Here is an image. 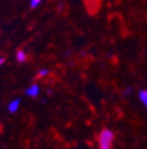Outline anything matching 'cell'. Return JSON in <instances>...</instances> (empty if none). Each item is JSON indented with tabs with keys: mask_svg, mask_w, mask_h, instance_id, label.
I'll return each mask as SVG.
<instances>
[{
	"mask_svg": "<svg viewBox=\"0 0 147 149\" xmlns=\"http://www.w3.org/2000/svg\"><path fill=\"white\" fill-rule=\"evenodd\" d=\"M113 142H114V133L108 128L102 129L98 136L99 149H112Z\"/></svg>",
	"mask_w": 147,
	"mask_h": 149,
	"instance_id": "1",
	"label": "cell"
},
{
	"mask_svg": "<svg viewBox=\"0 0 147 149\" xmlns=\"http://www.w3.org/2000/svg\"><path fill=\"white\" fill-rule=\"evenodd\" d=\"M39 91H40L39 85L36 84V83H34V84H32L30 88H27L25 92H26L27 96H30V97H32V98H35V97H38Z\"/></svg>",
	"mask_w": 147,
	"mask_h": 149,
	"instance_id": "2",
	"label": "cell"
},
{
	"mask_svg": "<svg viewBox=\"0 0 147 149\" xmlns=\"http://www.w3.org/2000/svg\"><path fill=\"white\" fill-rule=\"evenodd\" d=\"M19 107H20V98H15V100H13L12 102H10L7 109H8L10 113L13 114V113H15L18 109H19Z\"/></svg>",
	"mask_w": 147,
	"mask_h": 149,
	"instance_id": "3",
	"label": "cell"
},
{
	"mask_svg": "<svg viewBox=\"0 0 147 149\" xmlns=\"http://www.w3.org/2000/svg\"><path fill=\"white\" fill-rule=\"evenodd\" d=\"M138 97H139V101L141 102V104L147 109V90H146V89H141V90H139V92H138Z\"/></svg>",
	"mask_w": 147,
	"mask_h": 149,
	"instance_id": "4",
	"label": "cell"
},
{
	"mask_svg": "<svg viewBox=\"0 0 147 149\" xmlns=\"http://www.w3.org/2000/svg\"><path fill=\"white\" fill-rule=\"evenodd\" d=\"M15 57H16V61L19 62V63H25V62L27 61V54H26V52L23 51V50H18Z\"/></svg>",
	"mask_w": 147,
	"mask_h": 149,
	"instance_id": "5",
	"label": "cell"
},
{
	"mask_svg": "<svg viewBox=\"0 0 147 149\" xmlns=\"http://www.w3.org/2000/svg\"><path fill=\"white\" fill-rule=\"evenodd\" d=\"M133 92V88L132 86H126L124 90H122V96H130L131 94Z\"/></svg>",
	"mask_w": 147,
	"mask_h": 149,
	"instance_id": "6",
	"label": "cell"
},
{
	"mask_svg": "<svg viewBox=\"0 0 147 149\" xmlns=\"http://www.w3.org/2000/svg\"><path fill=\"white\" fill-rule=\"evenodd\" d=\"M48 73H49V71H48L47 69H41V70L38 71V74H36V77H38V78H41V77L47 76Z\"/></svg>",
	"mask_w": 147,
	"mask_h": 149,
	"instance_id": "7",
	"label": "cell"
},
{
	"mask_svg": "<svg viewBox=\"0 0 147 149\" xmlns=\"http://www.w3.org/2000/svg\"><path fill=\"white\" fill-rule=\"evenodd\" d=\"M40 3H41V0H31V3H30L31 8H35V7H38V6L40 5Z\"/></svg>",
	"mask_w": 147,
	"mask_h": 149,
	"instance_id": "8",
	"label": "cell"
},
{
	"mask_svg": "<svg viewBox=\"0 0 147 149\" xmlns=\"http://www.w3.org/2000/svg\"><path fill=\"white\" fill-rule=\"evenodd\" d=\"M5 63V58L4 57H1V56H0V65H3Z\"/></svg>",
	"mask_w": 147,
	"mask_h": 149,
	"instance_id": "9",
	"label": "cell"
}]
</instances>
